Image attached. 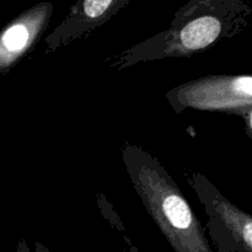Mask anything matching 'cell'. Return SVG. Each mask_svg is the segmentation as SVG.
Masks as SVG:
<instances>
[{
    "mask_svg": "<svg viewBox=\"0 0 252 252\" xmlns=\"http://www.w3.org/2000/svg\"><path fill=\"white\" fill-rule=\"evenodd\" d=\"M121 154L143 206L174 251L213 252L196 213L158 158L129 142Z\"/></svg>",
    "mask_w": 252,
    "mask_h": 252,
    "instance_id": "cell-1",
    "label": "cell"
},
{
    "mask_svg": "<svg viewBox=\"0 0 252 252\" xmlns=\"http://www.w3.org/2000/svg\"><path fill=\"white\" fill-rule=\"evenodd\" d=\"M233 0H189L174 15L165 31L111 57L110 68L117 70L142 62L189 58L211 48L225 31L224 12Z\"/></svg>",
    "mask_w": 252,
    "mask_h": 252,
    "instance_id": "cell-2",
    "label": "cell"
},
{
    "mask_svg": "<svg viewBox=\"0 0 252 252\" xmlns=\"http://www.w3.org/2000/svg\"><path fill=\"white\" fill-rule=\"evenodd\" d=\"M186 180L208 214L207 228L219 252H252V217L224 198L201 172H186Z\"/></svg>",
    "mask_w": 252,
    "mask_h": 252,
    "instance_id": "cell-3",
    "label": "cell"
},
{
    "mask_svg": "<svg viewBox=\"0 0 252 252\" xmlns=\"http://www.w3.org/2000/svg\"><path fill=\"white\" fill-rule=\"evenodd\" d=\"M165 98L177 115L186 110H236L252 101V76H202L175 86Z\"/></svg>",
    "mask_w": 252,
    "mask_h": 252,
    "instance_id": "cell-4",
    "label": "cell"
},
{
    "mask_svg": "<svg viewBox=\"0 0 252 252\" xmlns=\"http://www.w3.org/2000/svg\"><path fill=\"white\" fill-rule=\"evenodd\" d=\"M53 11L52 2H38L0 31V74L9 73L36 46L48 27Z\"/></svg>",
    "mask_w": 252,
    "mask_h": 252,
    "instance_id": "cell-5",
    "label": "cell"
},
{
    "mask_svg": "<svg viewBox=\"0 0 252 252\" xmlns=\"http://www.w3.org/2000/svg\"><path fill=\"white\" fill-rule=\"evenodd\" d=\"M130 1L132 0H76L65 19L44 39L46 52L52 53L85 38L110 21Z\"/></svg>",
    "mask_w": 252,
    "mask_h": 252,
    "instance_id": "cell-6",
    "label": "cell"
},
{
    "mask_svg": "<svg viewBox=\"0 0 252 252\" xmlns=\"http://www.w3.org/2000/svg\"><path fill=\"white\" fill-rule=\"evenodd\" d=\"M16 252H34V251H32L31 249H30V246L27 245L26 241H25L24 239H21V240L17 243Z\"/></svg>",
    "mask_w": 252,
    "mask_h": 252,
    "instance_id": "cell-7",
    "label": "cell"
},
{
    "mask_svg": "<svg viewBox=\"0 0 252 252\" xmlns=\"http://www.w3.org/2000/svg\"><path fill=\"white\" fill-rule=\"evenodd\" d=\"M34 252H52L49 249H47L46 246L42 245L41 243H34Z\"/></svg>",
    "mask_w": 252,
    "mask_h": 252,
    "instance_id": "cell-8",
    "label": "cell"
},
{
    "mask_svg": "<svg viewBox=\"0 0 252 252\" xmlns=\"http://www.w3.org/2000/svg\"><path fill=\"white\" fill-rule=\"evenodd\" d=\"M123 252H139V250H138L137 248H134V246H133L132 244L128 241V249H127V250L125 249V251H123Z\"/></svg>",
    "mask_w": 252,
    "mask_h": 252,
    "instance_id": "cell-9",
    "label": "cell"
},
{
    "mask_svg": "<svg viewBox=\"0 0 252 252\" xmlns=\"http://www.w3.org/2000/svg\"><path fill=\"white\" fill-rule=\"evenodd\" d=\"M249 126H250V128L252 130V111L250 112V116H249Z\"/></svg>",
    "mask_w": 252,
    "mask_h": 252,
    "instance_id": "cell-10",
    "label": "cell"
}]
</instances>
